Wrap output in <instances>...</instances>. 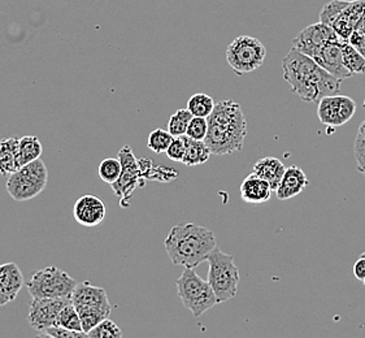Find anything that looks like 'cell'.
Segmentation results:
<instances>
[{
    "mask_svg": "<svg viewBox=\"0 0 365 338\" xmlns=\"http://www.w3.org/2000/svg\"><path fill=\"white\" fill-rule=\"evenodd\" d=\"M356 112V103L350 96H324L317 106V116L324 126H342L354 118Z\"/></svg>",
    "mask_w": 365,
    "mask_h": 338,
    "instance_id": "11",
    "label": "cell"
},
{
    "mask_svg": "<svg viewBox=\"0 0 365 338\" xmlns=\"http://www.w3.org/2000/svg\"><path fill=\"white\" fill-rule=\"evenodd\" d=\"M354 275L356 279L361 280V281L365 279V257L363 255L354 265Z\"/></svg>",
    "mask_w": 365,
    "mask_h": 338,
    "instance_id": "36",
    "label": "cell"
},
{
    "mask_svg": "<svg viewBox=\"0 0 365 338\" xmlns=\"http://www.w3.org/2000/svg\"><path fill=\"white\" fill-rule=\"evenodd\" d=\"M364 11L365 0L350 1V4L344 8V12L338 16V19L334 21L331 28L336 30V33L339 37L344 41H349L356 24L364 14Z\"/></svg>",
    "mask_w": 365,
    "mask_h": 338,
    "instance_id": "17",
    "label": "cell"
},
{
    "mask_svg": "<svg viewBox=\"0 0 365 338\" xmlns=\"http://www.w3.org/2000/svg\"><path fill=\"white\" fill-rule=\"evenodd\" d=\"M349 42L365 56V11L349 38Z\"/></svg>",
    "mask_w": 365,
    "mask_h": 338,
    "instance_id": "33",
    "label": "cell"
},
{
    "mask_svg": "<svg viewBox=\"0 0 365 338\" xmlns=\"http://www.w3.org/2000/svg\"><path fill=\"white\" fill-rule=\"evenodd\" d=\"M344 39L338 38L330 41L322 47L320 51L314 55V60L319 66L324 68L327 72L333 74L336 78L342 80L350 78L352 74L347 71L344 66V55H342V43Z\"/></svg>",
    "mask_w": 365,
    "mask_h": 338,
    "instance_id": "14",
    "label": "cell"
},
{
    "mask_svg": "<svg viewBox=\"0 0 365 338\" xmlns=\"http://www.w3.org/2000/svg\"><path fill=\"white\" fill-rule=\"evenodd\" d=\"M363 282H364V285H365V279H364V280H363Z\"/></svg>",
    "mask_w": 365,
    "mask_h": 338,
    "instance_id": "39",
    "label": "cell"
},
{
    "mask_svg": "<svg viewBox=\"0 0 365 338\" xmlns=\"http://www.w3.org/2000/svg\"><path fill=\"white\" fill-rule=\"evenodd\" d=\"M39 337L82 338L88 337V334L83 332L71 331V329H66L60 325H52L50 328L44 329L43 332H39Z\"/></svg>",
    "mask_w": 365,
    "mask_h": 338,
    "instance_id": "32",
    "label": "cell"
},
{
    "mask_svg": "<svg viewBox=\"0 0 365 338\" xmlns=\"http://www.w3.org/2000/svg\"><path fill=\"white\" fill-rule=\"evenodd\" d=\"M191 115L190 111L187 110H178L175 113H173L168 121V130L173 137H181V135H186L187 132V126L190 124Z\"/></svg>",
    "mask_w": 365,
    "mask_h": 338,
    "instance_id": "28",
    "label": "cell"
},
{
    "mask_svg": "<svg viewBox=\"0 0 365 338\" xmlns=\"http://www.w3.org/2000/svg\"><path fill=\"white\" fill-rule=\"evenodd\" d=\"M72 303L78 311L82 331L88 334L103 320L108 319L112 304L103 287H94L88 281L77 282L72 295Z\"/></svg>",
    "mask_w": 365,
    "mask_h": 338,
    "instance_id": "4",
    "label": "cell"
},
{
    "mask_svg": "<svg viewBox=\"0 0 365 338\" xmlns=\"http://www.w3.org/2000/svg\"><path fill=\"white\" fill-rule=\"evenodd\" d=\"M213 108H215L213 99L203 93L191 96L187 102V110L190 111L192 116H197V118H208Z\"/></svg>",
    "mask_w": 365,
    "mask_h": 338,
    "instance_id": "24",
    "label": "cell"
},
{
    "mask_svg": "<svg viewBox=\"0 0 365 338\" xmlns=\"http://www.w3.org/2000/svg\"><path fill=\"white\" fill-rule=\"evenodd\" d=\"M284 80L302 101L316 103L324 96L341 93L342 80L327 72L312 58L292 47L282 60Z\"/></svg>",
    "mask_w": 365,
    "mask_h": 338,
    "instance_id": "1",
    "label": "cell"
},
{
    "mask_svg": "<svg viewBox=\"0 0 365 338\" xmlns=\"http://www.w3.org/2000/svg\"><path fill=\"white\" fill-rule=\"evenodd\" d=\"M350 4V0H333L329 1L320 12V21L333 26V24L338 19V16L344 12V8Z\"/></svg>",
    "mask_w": 365,
    "mask_h": 338,
    "instance_id": "29",
    "label": "cell"
},
{
    "mask_svg": "<svg viewBox=\"0 0 365 338\" xmlns=\"http://www.w3.org/2000/svg\"><path fill=\"white\" fill-rule=\"evenodd\" d=\"M363 257H365V252H364V254H363Z\"/></svg>",
    "mask_w": 365,
    "mask_h": 338,
    "instance_id": "40",
    "label": "cell"
},
{
    "mask_svg": "<svg viewBox=\"0 0 365 338\" xmlns=\"http://www.w3.org/2000/svg\"><path fill=\"white\" fill-rule=\"evenodd\" d=\"M47 183L48 169L43 160L37 159L8 176V194L16 202H26L38 197L46 189Z\"/></svg>",
    "mask_w": 365,
    "mask_h": 338,
    "instance_id": "7",
    "label": "cell"
},
{
    "mask_svg": "<svg viewBox=\"0 0 365 338\" xmlns=\"http://www.w3.org/2000/svg\"><path fill=\"white\" fill-rule=\"evenodd\" d=\"M285 165L277 158L268 156L259 159L254 165V173L262 177L267 183H269L272 190H277L278 185L281 183L284 173H285Z\"/></svg>",
    "mask_w": 365,
    "mask_h": 338,
    "instance_id": "19",
    "label": "cell"
},
{
    "mask_svg": "<svg viewBox=\"0 0 365 338\" xmlns=\"http://www.w3.org/2000/svg\"><path fill=\"white\" fill-rule=\"evenodd\" d=\"M107 208L102 199L96 195H83L74 203L73 217L83 227H96L106 219Z\"/></svg>",
    "mask_w": 365,
    "mask_h": 338,
    "instance_id": "15",
    "label": "cell"
},
{
    "mask_svg": "<svg viewBox=\"0 0 365 338\" xmlns=\"http://www.w3.org/2000/svg\"><path fill=\"white\" fill-rule=\"evenodd\" d=\"M208 133V120L205 118L192 116L190 124L187 126L186 135L191 140H205Z\"/></svg>",
    "mask_w": 365,
    "mask_h": 338,
    "instance_id": "31",
    "label": "cell"
},
{
    "mask_svg": "<svg viewBox=\"0 0 365 338\" xmlns=\"http://www.w3.org/2000/svg\"><path fill=\"white\" fill-rule=\"evenodd\" d=\"M58 325L63 327V328H66V329H71V331L83 332L82 331L80 314H78L77 309L74 307L72 302H69L60 311L58 317Z\"/></svg>",
    "mask_w": 365,
    "mask_h": 338,
    "instance_id": "27",
    "label": "cell"
},
{
    "mask_svg": "<svg viewBox=\"0 0 365 338\" xmlns=\"http://www.w3.org/2000/svg\"><path fill=\"white\" fill-rule=\"evenodd\" d=\"M208 120L205 142L213 155H229L242 151L247 135V120L241 106L232 99L221 101Z\"/></svg>",
    "mask_w": 365,
    "mask_h": 338,
    "instance_id": "2",
    "label": "cell"
},
{
    "mask_svg": "<svg viewBox=\"0 0 365 338\" xmlns=\"http://www.w3.org/2000/svg\"><path fill=\"white\" fill-rule=\"evenodd\" d=\"M118 159L123 165V172L116 183L110 186L113 193L120 198V206L128 208L132 200L133 193L140 186L139 183L143 181V176L139 167V160L135 159L130 146L125 145L124 148H121L118 151Z\"/></svg>",
    "mask_w": 365,
    "mask_h": 338,
    "instance_id": "10",
    "label": "cell"
},
{
    "mask_svg": "<svg viewBox=\"0 0 365 338\" xmlns=\"http://www.w3.org/2000/svg\"><path fill=\"white\" fill-rule=\"evenodd\" d=\"M43 153V146L41 140L36 135H25L20 138V148H19V162L20 165H25L29 163L41 159Z\"/></svg>",
    "mask_w": 365,
    "mask_h": 338,
    "instance_id": "22",
    "label": "cell"
},
{
    "mask_svg": "<svg viewBox=\"0 0 365 338\" xmlns=\"http://www.w3.org/2000/svg\"><path fill=\"white\" fill-rule=\"evenodd\" d=\"M175 140V137L169 133L168 129H155L150 133L148 140H147V148L151 151H154L155 154H164L167 153L172 140Z\"/></svg>",
    "mask_w": 365,
    "mask_h": 338,
    "instance_id": "25",
    "label": "cell"
},
{
    "mask_svg": "<svg viewBox=\"0 0 365 338\" xmlns=\"http://www.w3.org/2000/svg\"><path fill=\"white\" fill-rule=\"evenodd\" d=\"M338 38L341 37L336 34V30L330 25L320 21L309 25L306 29L299 31L292 39V47L314 59V55L320 51L325 44Z\"/></svg>",
    "mask_w": 365,
    "mask_h": 338,
    "instance_id": "13",
    "label": "cell"
},
{
    "mask_svg": "<svg viewBox=\"0 0 365 338\" xmlns=\"http://www.w3.org/2000/svg\"><path fill=\"white\" fill-rule=\"evenodd\" d=\"M354 155H355L359 172L365 177V140L358 135L354 143Z\"/></svg>",
    "mask_w": 365,
    "mask_h": 338,
    "instance_id": "35",
    "label": "cell"
},
{
    "mask_svg": "<svg viewBox=\"0 0 365 338\" xmlns=\"http://www.w3.org/2000/svg\"><path fill=\"white\" fill-rule=\"evenodd\" d=\"M185 153H186V140H185V135H181V137H175V140H172L165 154L170 160L182 163Z\"/></svg>",
    "mask_w": 365,
    "mask_h": 338,
    "instance_id": "34",
    "label": "cell"
},
{
    "mask_svg": "<svg viewBox=\"0 0 365 338\" xmlns=\"http://www.w3.org/2000/svg\"><path fill=\"white\" fill-rule=\"evenodd\" d=\"M7 298H6L4 292H3V287H1V276H0V306H4V304H7Z\"/></svg>",
    "mask_w": 365,
    "mask_h": 338,
    "instance_id": "37",
    "label": "cell"
},
{
    "mask_svg": "<svg viewBox=\"0 0 365 338\" xmlns=\"http://www.w3.org/2000/svg\"><path fill=\"white\" fill-rule=\"evenodd\" d=\"M121 172H123V165H121L118 158L117 159L115 158L104 159L99 164V169H98V173H99V177L103 183L110 185L116 183L118 177L121 176Z\"/></svg>",
    "mask_w": 365,
    "mask_h": 338,
    "instance_id": "26",
    "label": "cell"
},
{
    "mask_svg": "<svg viewBox=\"0 0 365 338\" xmlns=\"http://www.w3.org/2000/svg\"><path fill=\"white\" fill-rule=\"evenodd\" d=\"M308 186V178L303 169L299 167L286 168L284 177L278 185L277 190L274 191L279 200H287L299 195L302 191Z\"/></svg>",
    "mask_w": 365,
    "mask_h": 338,
    "instance_id": "16",
    "label": "cell"
},
{
    "mask_svg": "<svg viewBox=\"0 0 365 338\" xmlns=\"http://www.w3.org/2000/svg\"><path fill=\"white\" fill-rule=\"evenodd\" d=\"M185 140L186 153L183 156L182 164L187 167H194L208 162L212 153L205 140H191L187 135H185Z\"/></svg>",
    "mask_w": 365,
    "mask_h": 338,
    "instance_id": "21",
    "label": "cell"
},
{
    "mask_svg": "<svg viewBox=\"0 0 365 338\" xmlns=\"http://www.w3.org/2000/svg\"><path fill=\"white\" fill-rule=\"evenodd\" d=\"M77 281L55 265L33 273L28 282L31 298H72Z\"/></svg>",
    "mask_w": 365,
    "mask_h": 338,
    "instance_id": "8",
    "label": "cell"
},
{
    "mask_svg": "<svg viewBox=\"0 0 365 338\" xmlns=\"http://www.w3.org/2000/svg\"><path fill=\"white\" fill-rule=\"evenodd\" d=\"M358 137L365 140V120L360 124V126H359Z\"/></svg>",
    "mask_w": 365,
    "mask_h": 338,
    "instance_id": "38",
    "label": "cell"
},
{
    "mask_svg": "<svg viewBox=\"0 0 365 338\" xmlns=\"http://www.w3.org/2000/svg\"><path fill=\"white\" fill-rule=\"evenodd\" d=\"M267 56L264 44L254 37L240 36L227 46V60L233 72L238 76L254 72L263 66Z\"/></svg>",
    "mask_w": 365,
    "mask_h": 338,
    "instance_id": "9",
    "label": "cell"
},
{
    "mask_svg": "<svg viewBox=\"0 0 365 338\" xmlns=\"http://www.w3.org/2000/svg\"><path fill=\"white\" fill-rule=\"evenodd\" d=\"M210 265L208 282L211 285L219 303L230 301L237 295L240 285V270L234 265L233 255L225 254L215 247L207 257Z\"/></svg>",
    "mask_w": 365,
    "mask_h": 338,
    "instance_id": "6",
    "label": "cell"
},
{
    "mask_svg": "<svg viewBox=\"0 0 365 338\" xmlns=\"http://www.w3.org/2000/svg\"><path fill=\"white\" fill-rule=\"evenodd\" d=\"M90 338H121L123 331L113 320L106 319L102 323L98 324L93 331L88 333Z\"/></svg>",
    "mask_w": 365,
    "mask_h": 338,
    "instance_id": "30",
    "label": "cell"
},
{
    "mask_svg": "<svg viewBox=\"0 0 365 338\" xmlns=\"http://www.w3.org/2000/svg\"><path fill=\"white\" fill-rule=\"evenodd\" d=\"M20 138L11 137L0 140V175L9 176L21 168L19 162Z\"/></svg>",
    "mask_w": 365,
    "mask_h": 338,
    "instance_id": "20",
    "label": "cell"
},
{
    "mask_svg": "<svg viewBox=\"0 0 365 338\" xmlns=\"http://www.w3.org/2000/svg\"><path fill=\"white\" fill-rule=\"evenodd\" d=\"M72 298H33L30 302L28 322L37 332H43L52 325H58V317L63 307Z\"/></svg>",
    "mask_w": 365,
    "mask_h": 338,
    "instance_id": "12",
    "label": "cell"
},
{
    "mask_svg": "<svg viewBox=\"0 0 365 338\" xmlns=\"http://www.w3.org/2000/svg\"><path fill=\"white\" fill-rule=\"evenodd\" d=\"M342 55H344V66L352 76L365 73V56L349 41H344L342 43Z\"/></svg>",
    "mask_w": 365,
    "mask_h": 338,
    "instance_id": "23",
    "label": "cell"
},
{
    "mask_svg": "<svg viewBox=\"0 0 365 338\" xmlns=\"http://www.w3.org/2000/svg\"><path fill=\"white\" fill-rule=\"evenodd\" d=\"M175 285L183 306L194 317H202L219 303L208 280L205 281L199 277L194 268H185L182 275L175 281Z\"/></svg>",
    "mask_w": 365,
    "mask_h": 338,
    "instance_id": "5",
    "label": "cell"
},
{
    "mask_svg": "<svg viewBox=\"0 0 365 338\" xmlns=\"http://www.w3.org/2000/svg\"><path fill=\"white\" fill-rule=\"evenodd\" d=\"M272 188L262 177L257 176L254 172L243 180L241 185V197L245 202L251 205L265 203L270 199Z\"/></svg>",
    "mask_w": 365,
    "mask_h": 338,
    "instance_id": "18",
    "label": "cell"
},
{
    "mask_svg": "<svg viewBox=\"0 0 365 338\" xmlns=\"http://www.w3.org/2000/svg\"><path fill=\"white\" fill-rule=\"evenodd\" d=\"M164 246L170 262L185 268H197L207 262L211 251L217 247L213 232L195 222L175 225L165 238Z\"/></svg>",
    "mask_w": 365,
    "mask_h": 338,
    "instance_id": "3",
    "label": "cell"
}]
</instances>
